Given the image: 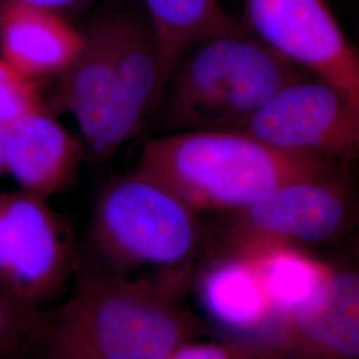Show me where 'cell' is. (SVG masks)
<instances>
[{
	"mask_svg": "<svg viewBox=\"0 0 359 359\" xmlns=\"http://www.w3.org/2000/svg\"><path fill=\"white\" fill-rule=\"evenodd\" d=\"M163 359H270L261 342H188L181 344Z\"/></svg>",
	"mask_w": 359,
	"mask_h": 359,
	"instance_id": "ac0fdd59",
	"label": "cell"
},
{
	"mask_svg": "<svg viewBox=\"0 0 359 359\" xmlns=\"http://www.w3.org/2000/svg\"><path fill=\"white\" fill-rule=\"evenodd\" d=\"M92 0H0V4L6 3H16V4H26L32 7L44 8L48 11L60 13L65 16V13L77 10L86 4H88Z\"/></svg>",
	"mask_w": 359,
	"mask_h": 359,
	"instance_id": "d6986e66",
	"label": "cell"
},
{
	"mask_svg": "<svg viewBox=\"0 0 359 359\" xmlns=\"http://www.w3.org/2000/svg\"><path fill=\"white\" fill-rule=\"evenodd\" d=\"M246 29L359 111V50L325 0H244Z\"/></svg>",
	"mask_w": 359,
	"mask_h": 359,
	"instance_id": "ba28073f",
	"label": "cell"
},
{
	"mask_svg": "<svg viewBox=\"0 0 359 359\" xmlns=\"http://www.w3.org/2000/svg\"><path fill=\"white\" fill-rule=\"evenodd\" d=\"M353 213V196L339 169L287 181L233 212L229 252L330 241L347 229Z\"/></svg>",
	"mask_w": 359,
	"mask_h": 359,
	"instance_id": "52a82bcc",
	"label": "cell"
},
{
	"mask_svg": "<svg viewBox=\"0 0 359 359\" xmlns=\"http://www.w3.org/2000/svg\"><path fill=\"white\" fill-rule=\"evenodd\" d=\"M81 40L80 29L60 13L0 4V56L36 81L60 76L76 57Z\"/></svg>",
	"mask_w": 359,
	"mask_h": 359,
	"instance_id": "7c38bea8",
	"label": "cell"
},
{
	"mask_svg": "<svg viewBox=\"0 0 359 359\" xmlns=\"http://www.w3.org/2000/svg\"><path fill=\"white\" fill-rule=\"evenodd\" d=\"M306 79L316 77L250 32L219 35L181 56L154 112L165 133L229 129L283 87Z\"/></svg>",
	"mask_w": 359,
	"mask_h": 359,
	"instance_id": "3957f363",
	"label": "cell"
},
{
	"mask_svg": "<svg viewBox=\"0 0 359 359\" xmlns=\"http://www.w3.org/2000/svg\"><path fill=\"white\" fill-rule=\"evenodd\" d=\"M231 253L248 257L256 266L274 323L314 305L333 276L334 268L295 249L294 245H266Z\"/></svg>",
	"mask_w": 359,
	"mask_h": 359,
	"instance_id": "9a60e30c",
	"label": "cell"
},
{
	"mask_svg": "<svg viewBox=\"0 0 359 359\" xmlns=\"http://www.w3.org/2000/svg\"><path fill=\"white\" fill-rule=\"evenodd\" d=\"M72 233L47 198L0 192V292L38 309L57 298L76 270Z\"/></svg>",
	"mask_w": 359,
	"mask_h": 359,
	"instance_id": "8992f818",
	"label": "cell"
},
{
	"mask_svg": "<svg viewBox=\"0 0 359 359\" xmlns=\"http://www.w3.org/2000/svg\"><path fill=\"white\" fill-rule=\"evenodd\" d=\"M48 108L41 96L40 81L27 76L0 56V127Z\"/></svg>",
	"mask_w": 359,
	"mask_h": 359,
	"instance_id": "e0dca14e",
	"label": "cell"
},
{
	"mask_svg": "<svg viewBox=\"0 0 359 359\" xmlns=\"http://www.w3.org/2000/svg\"><path fill=\"white\" fill-rule=\"evenodd\" d=\"M270 359H359V271L333 270L321 298L274 323Z\"/></svg>",
	"mask_w": 359,
	"mask_h": 359,
	"instance_id": "30bf717a",
	"label": "cell"
},
{
	"mask_svg": "<svg viewBox=\"0 0 359 359\" xmlns=\"http://www.w3.org/2000/svg\"><path fill=\"white\" fill-rule=\"evenodd\" d=\"M339 161L273 148L234 129L165 133L145 142L136 170L196 212H236L283 182L338 170Z\"/></svg>",
	"mask_w": 359,
	"mask_h": 359,
	"instance_id": "7a4b0ae2",
	"label": "cell"
},
{
	"mask_svg": "<svg viewBox=\"0 0 359 359\" xmlns=\"http://www.w3.org/2000/svg\"><path fill=\"white\" fill-rule=\"evenodd\" d=\"M43 314L0 292V359H23L32 350Z\"/></svg>",
	"mask_w": 359,
	"mask_h": 359,
	"instance_id": "2e32d148",
	"label": "cell"
},
{
	"mask_svg": "<svg viewBox=\"0 0 359 359\" xmlns=\"http://www.w3.org/2000/svg\"><path fill=\"white\" fill-rule=\"evenodd\" d=\"M229 129L290 154L359 160V111L317 79L278 90L253 115Z\"/></svg>",
	"mask_w": 359,
	"mask_h": 359,
	"instance_id": "9c48e42d",
	"label": "cell"
},
{
	"mask_svg": "<svg viewBox=\"0 0 359 359\" xmlns=\"http://www.w3.org/2000/svg\"><path fill=\"white\" fill-rule=\"evenodd\" d=\"M80 32L81 47L59 76L52 105L75 117L86 154L104 160L139 133L130 112L116 7L95 15Z\"/></svg>",
	"mask_w": 359,
	"mask_h": 359,
	"instance_id": "5b68a950",
	"label": "cell"
},
{
	"mask_svg": "<svg viewBox=\"0 0 359 359\" xmlns=\"http://www.w3.org/2000/svg\"><path fill=\"white\" fill-rule=\"evenodd\" d=\"M6 175L4 165V128L0 127V179Z\"/></svg>",
	"mask_w": 359,
	"mask_h": 359,
	"instance_id": "ffe728a7",
	"label": "cell"
},
{
	"mask_svg": "<svg viewBox=\"0 0 359 359\" xmlns=\"http://www.w3.org/2000/svg\"><path fill=\"white\" fill-rule=\"evenodd\" d=\"M86 156L84 145L55 120L48 108L4 128V165L22 191L48 198L68 188Z\"/></svg>",
	"mask_w": 359,
	"mask_h": 359,
	"instance_id": "8fae6325",
	"label": "cell"
},
{
	"mask_svg": "<svg viewBox=\"0 0 359 359\" xmlns=\"http://www.w3.org/2000/svg\"><path fill=\"white\" fill-rule=\"evenodd\" d=\"M198 290L206 311L229 329L255 332L274 323L264 283L248 257L229 252L212 264L203 273Z\"/></svg>",
	"mask_w": 359,
	"mask_h": 359,
	"instance_id": "5bb4252c",
	"label": "cell"
},
{
	"mask_svg": "<svg viewBox=\"0 0 359 359\" xmlns=\"http://www.w3.org/2000/svg\"><path fill=\"white\" fill-rule=\"evenodd\" d=\"M187 273L139 276L96 257L77 269L62 308L41 318L38 359H163L192 339L197 323L180 304Z\"/></svg>",
	"mask_w": 359,
	"mask_h": 359,
	"instance_id": "6da1fadb",
	"label": "cell"
},
{
	"mask_svg": "<svg viewBox=\"0 0 359 359\" xmlns=\"http://www.w3.org/2000/svg\"><path fill=\"white\" fill-rule=\"evenodd\" d=\"M152 27L160 72V97L181 56L204 39L249 32L219 0H142Z\"/></svg>",
	"mask_w": 359,
	"mask_h": 359,
	"instance_id": "4fadbf2b",
	"label": "cell"
},
{
	"mask_svg": "<svg viewBox=\"0 0 359 359\" xmlns=\"http://www.w3.org/2000/svg\"><path fill=\"white\" fill-rule=\"evenodd\" d=\"M197 215L165 185L135 169L111 181L96 198L90 219L96 258L128 274L189 271L200 244Z\"/></svg>",
	"mask_w": 359,
	"mask_h": 359,
	"instance_id": "277c9868",
	"label": "cell"
}]
</instances>
